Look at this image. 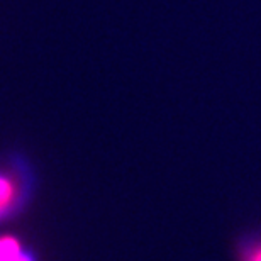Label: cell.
Segmentation results:
<instances>
[{
  "label": "cell",
  "instance_id": "7a4b0ae2",
  "mask_svg": "<svg viewBox=\"0 0 261 261\" xmlns=\"http://www.w3.org/2000/svg\"><path fill=\"white\" fill-rule=\"evenodd\" d=\"M0 261H38L34 253L14 234L0 236Z\"/></svg>",
  "mask_w": 261,
  "mask_h": 261
},
{
  "label": "cell",
  "instance_id": "6da1fadb",
  "mask_svg": "<svg viewBox=\"0 0 261 261\" xmlns=\"http://www.w3.org/2000/svg\"><path fill=\"white\" fill-rule=\"evenodd\" d=\"M234 261H261V226L249 229L234 244Z\"/></svg>",
  "mask_w": 261,
  "mask_h": 261
},
{
  "label": "cell",
  "instance_id": "3957f363",
  "mask_svg": "<svg viewBox=\"0 0 261 261\" xmlns=\"http://www.w3.org/2000/svg\"><path fill=\"white\" fill-rule=\"evenodd\" d=\"M20 187L14 176L0 171V219L9 216L19 203Z\"/></svg>",
  "mask_w": 261,
  "mask_h": 261
}]
</instances>
